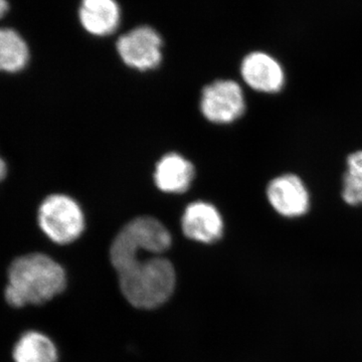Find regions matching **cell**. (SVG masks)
I'll return each instance as SVG.
<instances>
[{
	"mask_svg": "<svg viewBox=\"0 0 362 362\" xmlns=\"http://www.w3.org/2000/svg\"><path fill=\"white\" fill-rule=\"evenodd\" d=\"M65 270L47 255L35 252L14 259L8 269L4 290L7 303L14 308L47 303L65 290Z\"/></svg>",
	"mask_w": 362,
	"mask_h": 362,
	"instance_id": "1",
	"label": "cell"
},
{
	"mask_svg": "<svg viewBox=\"0 0 362 362\" xmlns=\"http://www.w3.org/2000/svg\"><path fill=\"white\" fill-rule=\"evenodd\" d=\"M117 273L124 296L137 308L161 306L175 291V268L162 257H138Z\"/></svg>",
	"mask_w": 362,
	"mask_h": 362,
	"instance_id": "2",
	"label": "cell"
},
{
	"mask_svg": "<svg viewBox=\"0 0 362 362\" xmlns=\"http://www.w3.org/2000/svg\"><path fill=\"white\" fill-rule=\"evenodd\" d=\"M170 245V233L160 221L151 216H140L124 226L112 243V265L117 271L141 252L159 256Z\"/></svg>",
	"mask_w": 362,
	"mask_h": 362,
	"instance_id": "3",
	"label": "cell"
},
{
	"mask_svg": "<svg viewBox=\"0 0 362 362\" xmlns=\"http://www.w3.org/2000/svg\"><path fill=\"white\" fill-rule=\"evenodd\" d=\"M37 221L42 233L52 242L68 245L81 237L85 216L77 202L65 194H52L40 204Z\"/></svg>",
	"mask_w": 362,
	"mask_h": 362,
	"instance_id": "4",
	"label": "cell"
},
{
	"mask_svg": "<svg viewBox=\"0 0 362 362\" xmlns=\"http://www.w3.org/2000/svg\"><path fill=\"white\" fill-rule=\"evenodd\" d=\"M115 47L123 63L135 70H154L163 59V37L149 23L136 25L119 35Z\"/></svg>",
	"mask_w": 362,
	"mask_h": 362,
	"instance_id": "5",
	"label": "cell"
},
{
	"mask_svg": "<svg viewBox=\"0 0 362 362\" xmlns=\"http://www.w3.org/2000/svg\"><path fill=\"white\" fill-rule=\"evenodd\" d=\"M245 108L244 93L233 81H216L202 90V112L211 122L232 123L244 114Z\"/></svg>",
	"mask_w": 362,
	"mask_h": 362,
	"instance_id": "6",
	"label": "cell"
},
{
	"mask_svg": "<svg viewBox=\"0 0 362 362\" xmlns=\"http://www.w3.org/2000/svg\"><path fill=\"white\" fill-rule=\"evenodd\" d=\"M124 9L119 0H80L77 21L90 37H109L123 25Z\"/></svg>",
	"mask_w": 362,
	"mask_h": 362,
	"instance_id": "7",
	"label": "cell"
},
{
	"mask_svg": "<svg viewBox=\"0 0 362 362\" xmlns=\"http://www.w3.org/2000/svg\"><path fill=\"white\" fill-rule=\"evenodd\" d=\"M267 197L273 209L286 218H298L308 211L310 199L303 181L297 175L278 176L269 183Z\"/></svg>",
	"mask_w": 362,
	"mask_h": 362,
	"instance_id": "8",
	"label": "cell"
},
{
	"mask_svg": "<svg viewBox=\"0 0 362 362\" xmlns=\"http://www.w3.org/2000/svg\"><path fill=\"white\" fill-rule=\"evenodd\" d=\"M240 74L252 89L269 94L279 92L285 82L282 66L264 52L247 54L240 65Z\"/></svg>",
	"mask_w": 362,
	"mask_h": 362,
	"instance_id": "9",
	"label": "cell"
},
{
	"mask_svg": "<svg viewBox=\"0 0 362 362\" xmlns=\"http://www.w3.org/2000/svg\"><path fill=\"white\" fill-rule=\"evenodd\" d=\"M181 228L188 239L211 244L221 239L223 221L218 209L204 202H195L185 209Z\"/></svg>",
	"mask_w": 362,
	"mask_h": 362,
	"instance_id": "10",
	"label": "cell"
},
{
	"mask_svg": "<svg viewBox=\"0 0 362 362\" xmlns=\"http://www.w3.org/2000/svg\"><path fill=\"white\" fill-rule=\"evenodd\" d=\"M194 178V165L177 153H169L162 157L154 173L156 187L169 194L187 192Z\"/></svg>",
	"mask_w": 362,
	"mask_h": 362,
	"instance_id": "11",
	"label": "cell"
},
{
	"mask_svg": "<svg viewBox=\"0 0 362 362\" xmlns=\"http://www.w3.org/2000/svg\"><path fill=\"white\" fill-rule=\"evenodd\" d=\"M30 59L25 40L11 28H0V71L16 74L25 70Z\"/></svg>",
	"mask_w": 362,
	"mask_h": 362,
	"instance_id": "12",
	"label": "cell"
},
{
	"mask_svg": "<svg viewBox=\"0 0 362 362\" xmlns=\"http://www.w3.org/2000/svg\"><path fill=\"white\" fill-rule=\"evenodd\" d=\"M13 357L14 362H57L58 349L42 333L28 331L14 345Z\"/></svg>",
	"mask_w": 362,
	"mask_h": 362,
	"instance_id": "13",
	"label": "cell"
},
{
	"mask_svg": "<svg viewBox=\"0 0 362 362\" xmlns=\"http://www.w3.org/2000/svg\"><path fill=\"white\" fill-rule=\"evenodd\" d=\"M341 195L349 206L362 204V151L354 152L347 158Z\"/></svg>",
	"mask_w": 362,
	"mask_h": 362,
	"instance_id": "14",
	"label": "cell"
},
{
	"mask_svg": "<svg viewBox=\"0 0 362 362\" xmlns=\"http://www.w3.org/2000/svg\"><path fill=\"white\" fill-rule=\"evenodd\" d=\"M7 11H8V4L6 0H0V18H4Z\"/></svg>",
	"mask_w": 362,
	"mask_h": 362,
	"instance_id": "15",
	"label": "cell"
}]
</instances>
